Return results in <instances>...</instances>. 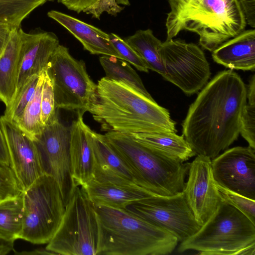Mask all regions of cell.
Listing matches in <instances>:
<instances>
[{
	"label": "cell",
	"mask_w": 255,
	"mask_h": 255,
	"mask_svg": "<svg viewBox=\"0 0 255 255\" xmlns=\"http://www.w3.org/2000/svg\"><path fill=\"white\" fill-rule=\"evenodd\" d=\"M247 89L233 70L218 72L198 94L182 124L196 155L213 159L238 139Z\"/></svg>",
	"instance_id": "1"
},
{
	"label": "cell",
	"mask_w": 255,
	"mask_h": 255,
	"mask_svg": "<svg viewBox=\"0 0 255 255\" xmlns=\"http://www.w3.org/2000/svg\"><path fill=\"white\" fill-rule=\"evenodd\" d=\"M89 112L106 132L177 131L168 110L127 85L106 77L98 81L96 99Z\"/></svg>",
	"instance_id": "2"
},
{
	"label": "cell",
	"mask_w": 255,
	"mask_h": 255,
	"mask_svg": "<svg viewBox=\"0 0 255 255\" xmlns=\"http://www.w3.org/2000/svg\"><path fill=\"white\" fill-rule=\"evenodd\" d=\"M167 1L166 40L188 30L197 33L201 46L212 52L245 30L247 23L237 0Z\"/></svg>",
	"instance_id": "3"
},
{
	"label": "cell",
	"mask_w": 255,
	"mask_h": 255,
	"mask_svg": "<svg viewBox=\"0 0 255 255\" xmlns=\"http://www.w3.org/2000/svg\"><path fill=\"white\" fill-rule=\"evenodd\" d=\"M94 205L100 230L98 255H166L179 243L167 230L126 209Z\"/></svg>",
	"instance_id": "4"
},
{
	"label": "cell",
	"mask_w": 255,
	"mask_h": 255,
	"mask_svg": "<svg viewBox=\"0 0 255 255\" xmlns=\"http://www.w3.org/2000/svg\"><path fill=\"white\" fill-rule=\"evenodd\" d=\"M104 135L129 168L140 187L161 196L183 191L190 163H184L145 146L130 134L108 131Z\"/></svg>",
	"instance_id": "5"
},
{
	"label": "cell",
	"mask_w": 255,
	"mask_h": 255,
	"mask_svg": "<svg viewBox=\"0 0 255 255\" xmlns=\"http://www.w3.org/2000/svg\"><path fill=\"white\" fill-rule=\"evenodd\" d=\"M201 255H255V224L233 206L221 200L199 230L180 243L177 251Z\"/></svg>",
	"instance_id": "6"
},
{
	"label": "cell",
	"mask_w": 255,
	"mask_h": 255,
	"mask_svg": "<svg viewBox=\"0 0 255 255\" xmlns=\"http://www.w3.org/2000/svg\"><path fill=\"white\" fill-rule=\"evenodd\" d=\"M45 248L56 255L99 254L98 216L94 204L81 186L74 188L59 226Z\"/></svg>",
	"instance_id": "7"
},
{
	"label": "cell",
	"mask_w": 255,
	"mask_h": 255,
	"mask_svg": "<svg viewBox=\"0 0 255 255\" xmlns=\"http://www.w3.org/2000/svg\"><path fill=\"white\" fill-rule=\"evenodd\" d=\"M22 230L20 237L34 244H47L57 229L65 205L59 186L44 174L22 191Z\"/></svg>",
	"instance_id": "8"
},
{
	"label": "cell",
	"mask_w": 255,
	"mask_h": 255,
	"mask_svg": "<svg viewBox=\"0 0 255 255\" xmlns=\"http://www.w3.org/2000/svg\"><path fill=\"white\" fill-rule=\"evenodd\" d=\"M51 79L57 109L83 116L96 99L97 85L88 75L83 60H78L68 49L59 44L46 68Z\"/></svg>",
	"instance_id": "9"
},
{
	"label": "cell",
	"mask_w": 255,
	"mask_h": 255,
	"mask_svg": "<svg viewBox=\"0 0 255 255\" xmlns=\"http://www.w3.org/2000/svg\"><path fill=\"white\" fill-rule=\"evenodd\" d=\"M160 54L165 70L162 76L187 95L196 93L208 83L210 65L196 44L181 39L166 40L161 44Z\"/></svg>",
	"instance_id": "10"
},
{
	"label": "cell",
	"mask_w": 255,
	"mask_h": 255,
	"mask_svg": "<svg viewBox=\"0 0 255 255\" xmlns=\"http://www.w3.org/2000/svg\"><path fill=\"white\" fill-rule=\"evenodd\" d=\"M175 236L179 243L189 238L201 227L183 192L171 196L154 195L136 201L126 208Z\"/></svg>",
	"instance_id": "11"
},
{
	"label": "cell",
	"mask_w": 255,
	"mask_h": 255,
	"mask_svg": "<svg viewBox=\"0 0 255 255\" xmlns=\"http://www.w3.org/2000/svg\"><path fill=\"white\" fill-rule=\"evenodd\" d=\"M34 141L44 172L56 181L65 206L76 186L71 174L70 128L57 119L44 127Z\"/></svg>",
	"instance_id": "12"
},
{
	"label": "cell",
	"mask_w": 255,
	"mask_h": 255,
	"mask_svg": "<svg viewBox=\"0 0 255 255\" xmlns=\"http://www.w3.org/2000/svg\"><path fill=\"white\" fill-rule=\"evenodd\" d=\"M216 183L233 192L255 200V149L236 146L211 159Z\"/></svg>",
	"instance_id": "13"
},
{
	"label": "cell",
	"mask_w": 255,
	"mask_h": 255,
	"mask_svg": "<svg viewBox=\"0 0 255 255\" xmlns=\"http://www.w3.org/2000/svg\"><path fill=\"white\" fill-rule=\"evenodd\" d=\"M0 126L8 149L10 167L23 191L45 174L37 146L15 123L3 115Z\"/></svg>",
	"instance_id": "14"
},
{
	"label": "cell",
	"mask_w": 255,
	"mask_h": 255,
	"mask_svg": "<svg viewBox=\"0 0 255 255\" xmlns=\"http://www.w3.org/2000/svg\"><path fill=\"white\" fill-rule=\"evenodd\" d=\"M182 192L197 222L202 226L221 202L209 157L197 155L190 163Z\"/></svg>",
	"instance_id": "15"
},
{
	"label": "cell",
	"mask_w": 255,
	"mask_h": 255,
	"mask_svg": "<svg viewBox=\"0 0 255 255\" xmlns=\"http://www.w3.org/2000/svg\"><path fill=\"white\" fill-rule=\"evenodd\" d=\"M18 32L20 47L15 95L29 78L46 69L60 44L57 36L51 32L26 33L21 28Z\"/></svg>",
	"instance_id": "16"
},
{
	"label": "cell",
	"mask_w": 255,
	"mask_h": 255,
	"mask_svg": "<svg viewBox=\"0 0 255 255\" xmlns=\"http://www.w3.org/2000/svg\"><path fill=\"white\" fill-rule=\"evenodd\" d=\"M87 136L93 155L94 179L142 188L138 185L129 168L110 144L104 134L97 133L88 127Z\"/></svg>",
	"instance_id": "17"
},
{
	"label": "cell",
	"mask_w": 255,
	"mask_h": 255,
	"mask_svg": "<svg viewBox=\"0 0 255 255\" xmlns=\"http://www.w3.org/2000/svg\"><path fill=\"white\" fill-rule=\"evenodd\" d=\"M47 15L67 29L90 53L113 56L123 60L112 44L109 34L60 11L50 10Z\"/></svg>",
	"instance_id": "18"
},
{
	"label": "cell",
	"mask_w": 255,
	"mask_h": 255,
	"mask_svg": "<svg viewBox=\"0 0 255 255\" xmlns=\"http://www.w3.org/2000/svg\"><path fill=\"white\" fill-rule=\"evenodd\" d=\"M87 128L80 115L70 127L71 174L76 186H82L94 178V159Z\"/></svg>",
	"instance_id": "19"
},
{
	"label": "cell",
	"mask_w": 255,
	"mask_h": 255,
	"mask_svg": "<svg viewBox=\"0 0 255 255\" xmlns=\"http://www.w3.org/2000/svg\"><path fill=\"white\" fill-rule=\"evenodd\" d=\"M215 62L231 70L255 69V30H244L213 51Z\"/></svg>",
	"instance_id": "20"
},
{
	"label": "cell",
	"mask_w": 255,
	"mask_h": 255,
	"mask_svg": "<svg viewBox=\"0 0 255 255\" xmlns=\"http://www.w3.org/2000/svg\"><path fill=\"white\" fill-rule=\"evenodd\" d=\"M94 205L126 209L129 205L155 194L140 188H132L94 179L81 186Z\"/></svg>",
	"instance_id": "21"
},
{
	"label": "cell",
	"mask_w": 255,
	"mask_h": 255,
	"mask_svg": "<svg viewBox=\"0 0 255 255\" xmlns=\"http://www.w3.org/2000/svg\"><path fill=\"white\" fill-rule=\"evenodd\" d=\"M19 28L12 29L0 51V101L5 107L12 103L16 91L20 47Z\"/></svg>",
	"instance_id": "22"
},
{
	"label": "cell",
	"mask_w": 255,
	"mask_h": 255,
	"mask_svg": "<svg viewBox=\"0 0 255 255\" xmlns=\"http://www.w3.org/2000/svg\"><path fill=\"white\" fill-rule=\"evenodd\" d=\"M130 135L145 146L182 162L196 155L183 135L175 132L135 133Z\"/></svg>",
	"instance_id": "23"
},
{
	"label": "cell",
	"mask_w": 255,
	"mask_h": 255,
	"mask_svg": "<svg viewBox=\"0 0 255 255\" xmlns=\"http://www.w3.org/2000/svg\"><path fill=\"white\" fill-rule=\"evenodd\" d=\"M125 40L142 58L148 70L161 76L164 74L160 54L162 42L154 35L151 29L138 30Z\"/></svg>",
	"instance_id": "24"
},
{
	"label": "cell",
	"mask_w": 255,
	"mask_h": 255,
	"mask_svg": "<svg viewBox=\"0 0 255 255\" xmlns=\"http://www.w3.org/2000/svg\"><path fill=\"white\" fill-rule=\"evenodd\" d=\"M23 211L22 193L0 201V240L13 244L20 239Z\"/></svg>",
	"instance_id": "25"
},
{
	"label": "cell",
	"mask_w": 255,
	"mask_h": 255,
	"mask_svg": "<svg viewBox=\"0 0 255 255\" xmlns=\"http://www.w3.org/2000/svg\"><path fill=\"white\" fill-rule=\"evenodd\" d=\"M99 61L107 78L123 83L146 97L153 99L146 90L140 77L128 62L106 55L100 57Z\"/></svg>",
	"instance_id": "26"
},
{
	"label": "cell",
	"mask_w": 255,
	"mask_h": 255,
	"mask_svg": "<svg viewBox=\"0 0 255 255\" xmlns=\"http://www.w3.org/2000/svg\"><path fill=\"white\" fill-rule=\"evenodd\" d=\"M46 69L39 75L35 92L22 115L15 123L33 140L42 131L41 121V99Z\"/></svg>",
	"instance_id": "27"
},
{
	"label": "cell",
	"mask_w": 255,
	"mask_h": 255,
	"mask_svg": "<svg viewBox=\"0 0 255 255\" xmlns=\"http://www.w3.org/2000/svg\"><path fill=\"white\" fill-rule=\"evenodd\" d=\"M54 0H0V23L19 28L22 20L38 6Z\"/></svg>",
	"instance_id": "28"
},
{
	"label": "cell",
	"mask_w": 255,
	"mask_h": 255,
	"mask_svg": "<svg viewBox=\"0 0 255 255\" xmlns=\"http://www.w3.org/2000/svg\"><path fill=\"white\" fill-rule=\"evenodd\" d=\"M39 75L31 76L19 90L10 105L6 107L4 118L16 123L21 117L35 92Z\"/></svg>",
	"instance_id": "29"
},
{
	"label": "cell",
	"mask_w": 255,
	"mask_h": 255,
	"mask_svg": "<svg viewBox=\"0 0 255 255\" xmlns=\"http://www.w3.org/2000/svg\"><path fill=\"white\" fill-rule=\"evenodd\" d=\"M52 84L46 69L41 99V121L45 127L58 119Z\"/></svg>",
	"instance_id": "30"
},
{
	"label": "cell",
	"mask_w": 255,
	"mask_h": 255,
	"mask_svg": "<svg viewBox=\"0 0 255 255\" xmlns=\"http://www.w3.org/2000/svg\"><path fill=\"white\" fill-rule=\"evenodd\" d=\"M216 184L221 200L238 209L255 224V200L228 190L217 183Z\"/></svg>",
	"instance_id": "31"
},
{
	"label": "cell",
	"mask_w": 255,
	"mask_h": 255,
	"mask_svg": "<svg viewBox=\"0 0 255 255\" xmlns=\"http://www.w3.org/2000/svg\"><path fill=\"white\" fill-rule=\"evenodd\" d=\"M109 35L112 44L124 60L130 63L140 71L148 72L149 70L143 60L126 40L114 33Z\"/></svg>",
	"instance_id": "32"
},
{
	"label": "cell",
	"mask_w": 255,
	"mask_h": 255,
	"mask_svg": "<svg viewBox=\"0 0 255 255\" xmlns=\"http://www.w3.org/2000/svg\"><path fill=\"white\" fill-rule=\"evenodd\" d=\"M22 192L10 167L0 164V200L18 196Z\"/></svg>",
	"instance_id": "33"
},
{
	"label": "cell",
	"mask_w": 255,
	"mask_h": 255,
	"mask_svg": "<svg viewBox=\"0 0 255 255\" xmlns=\"http://www.w3.org/2000/svg\"><path fill=\"white\" fill-rule=\"evenodd\" d=\"M240 134L255 149V105L247 103L240 121Z\"/></svg>",
	"instance_id": "34"
},
{
	"label": "cell",
	"mask_w": 255,
	"mask_h": 255,
	"mask_svg": "<svg viewBox=\"0 0 255 255\" xmlns=\"http://www.w3.org/2000/svg\"><path fill=\"white\" fill-rule=\"evenodd\" d=\"M120 4L126 5L130 4L128 0H101L84 12L90 14L93 17L98 19H100L101 15L104 12L116 15L124 8Z\"/></svg>",
	"instance_id": "35"
},
{
	"label": "cell",
	"mask_w": 255,
	"mask_h": 255,
	"mask_svg": "<svg viewBox=\"0 0 255 255\" xmlns=\"http://www.w3.org/2000/svg\"><path fill=\"white\" fill-rule=\"evenodd\" d=\"M101 0H58L68 9L77 13L84 12L86 10L94 5Z\"/></svg>",
	"instance_id": "36"
},
{
	"label": "cell",
	"mask_w": 255,
	"mask_h": 255,
	"mask_svg": "<svg viewBox=\"0 0 255 255\" xmlns=\"http://www.w3.org/2000/svg\"><path fill=\"white\" fill-rule=\"evenodd\" d=\"M244 15L246 23L255 27V0H237Z\"/></svg>",
	"instance_id": "37"
},
{
	"label": "cell",
	"mask_w": 255,
	"mask_h": 255,
	"mask_svg": "<svg viewBox=\"0 0 255 255\" xmlns=\"http://www.w3.org/2000/svg\"><path fill=\"white\" fill-rule=\"evenodd\" d=\"M0 164L10 166V160L7 145L0 126Z\"/></svg>",
	"instance_id": "38"
},
{
	"label": "cell",
	"mask_w": 255,
	"mask_h": 255,
	"mask_svg": "<svg viewBox=\"0 0 255 255\" xmlns=\"http://www.w3.org/2000/svg\"><path fill=\"white\" fill-rule=\"evenodd\" d=\"M13 28H12L7 24L0 23V51L5 44Z\"/></svg>",
	"instance_id": "39"
},
{
	"label": "cell",
	"mask_w": 255,
	"mask_h": 255,
	"mask_svg": "<svg viewBox=\"0 0 255 255\" xmlns=\"http://www.w3.org/2000/svg\"><path fill=\"white\" fill-rule=\"evenodd\" d=\"M247 89L248 103L255 105V75L251 77Z\"/></svg>",
	"instance_id": "40"
},
{
	"label": "cell",
	"mask_w": 255,
	"mask_h": 255,
	"mask_svg": "<svg viewBox=\"0 0 255 255\" xmlns=\"http://www.w3.org/2000/svg\"><path fill=\"white\" fill-rule=\"evenodd\" d=\"M17 255H56L53 252L48 250L45 248H39L30 251H22L19 253H15Z\"/></svg>",
	"instance_id": "41"
},
{
	"label": "cell",
	"mask_w": 255,
	"mask_h": 255,
	"mask_svg": "<svg viewBox=\"0 0 255 255\" xmlns=\"http://www.w3.org/2000/svg\"><path fill=\"white\" fill-rule=\"evenodd\" d=\"M13 244L0 240V255H5L13 250Z\"/></svg>",
	"instance_id": "42"
},
{
	"label": "cell",
	"mask_w": 255,
	"mask_h": 255,
	"mask_svg": "<svg viewBox=\"0 0 255 255\" xmlns=\"http://www.w3.org/2000/svg\"><path fill=\"white\" fill-rule=\"evenodd\" d=\"M0 201H1V200H0Z\"/></svg>",
	"instance_id": "43"
}]
</instances>
